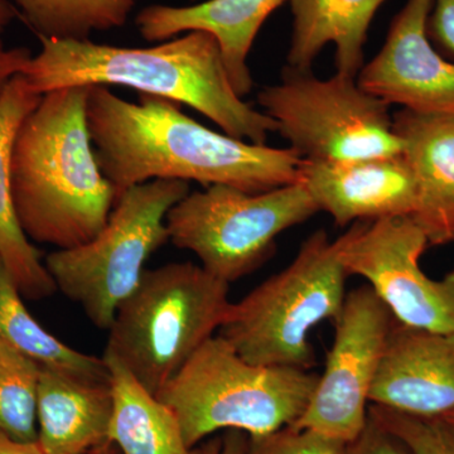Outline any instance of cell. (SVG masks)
I'll return each instance as SVG.
<instances>
[{
	"instance_id": "7c38bea8",
	"label": "cell",
	"mask_w": 454,
	"mask_h": 454,
	"mask_svg": "<svg viewBox=\"0 0 454 454\" xmlns=\"http://www.w3.org/2000/svg\"><path fill=\"white\" fill-rule=\"evenodd\" d=\"M433 0H408L391 22L384 46L357 83L387 106L420 115L454 116V62L433 46L427 23Z\"/></svg>"
},
{
	"instance_id": "e0dca14e",
	"label": "cell",
	"mask_w": 454,
	"mask_h": 454,
	"mask_svg": "<svg viewBox=\"0 0 454 454\" xmlns=\"http://www.w3.org/2000/svg\"><path fill=\"white\" fill-rule=\"evenodd\" d=\"M112 381L41 367L38 446L43 454H89L109 442Z\"/></svg>"
},
{
	"instance_id": "3957f363",
	"label": "cell",
	"mask_w": 454,
	"mask_h": 454,
	"mask_svg": "<svg viewBox=\"0 0 454 454\" xmlns=\"http://www.w3.org/2000/svg\"><path fill=\"white\" fill-rule=\"evenodd\" d=\"M90 86L42 97L14 138V208L27 238L57 250L97 238L118 195L95 157L86 118Z\"/></svg>"
},
{
	"instance_id": "cb8c5ba5",
	"label": "cell",
	"mask_w": 454,
	"mask_h": 454,
	"mask_svg": "<svg viewBox=\"0 0 454 454\" xmlns=\"http://www.w3.org/2000/svg\"><path fill=\"white\" fill-rule=\"evenodd\" d=\"M369 414L395 435L409 454H454V426L446 418L417 417L373 404Z\"/></svg>"
},
{
	"instance_id": "44dd1931",
	"label": "cell",
	"mask_w": 454,
	"mask_h": 454,
	"mask_svg": "<svg viewBox=\"0 0 454 454\" xmlns=\"http://www.w3.org/2000/svg\"><path fill=\"white\" fill-rule=\"evenodd\" d=\"M22 298L8 271H2L0 340L41 367L92 380H110L109 367L104 357L77 351L44 330L26 309Z\"/></svg>"
},
{
	"instance_id": "9c48e42d",
	"label": "cell",
	"mask_w": 454,
	"mask_h": 454,
	"mask_svg": "<svg viewBox=\"0 0 454 454\" xmlns=\"http://www.w3.org/2000/svg\"><path fill=\"white\" fill-rule=\"evenodd\" d=\"M262 113L303 160L352 162L403 154L385 101L361 89L356 77L331 79L286 66L282 80L260 90Z\"/></svg>"
},
{
	"instance_id": "f546056e",
	"label": "cell",
	"mask_w": 454,
	"mask_h": 454,
	"mask_svg": "<svg viewBox=\"0 0 454 454\" xmlns=\"http://www.w3.org/2000/svg\"><path fill=\"white\" fill-rule=\"evenodd\" d=\"M0 454H43L37 442L22 443L0 433Z\"/></svg>"
},
{
	"instance_id": "ffe728a7",
	"label": "cell",
	"mask_w": 454,
	"mask_h": 454,
	"mask_svg": "<svg viewBox=\"0 0 454 454\" xmlns=\"http://www.w3.org/2000/svg\"><path fill=\"white\" fill-rule=\"evenodd\" d=\"M110 372L113 415L109 442L121 454H196L184 442L168 406L140 385L113 358L103 356Z\"/></svg>"
},
{
	"instance_id": "ba28073f",
	"label": "cell",
	"mask_w": 454,
	"mask_h": 454,
	"mask_svg": "<svg viewBox=\"0 0 454 454\" xmlns=\"http://www.w3.org/2000/svg\"><path fill=\"white\" fill-rule=\"evenodd\" d=\"M317 212L301 182L259 193L214 184L176 203L166 225L170 243L190 250L205 270L231 284L273 255L278 236Z\"/></svg>"
},
{
	"instance_id": "4316f807",
	"label": "cell",
	"mask_w": 454,
	"mask_h": 454,
	"mask_svg": "<svg viewBox=\"0 0 454 454\" xmlns=\"http://www.w3.org/2000/svg\"><path fill=\"white\" fill-rule=\"evenodd\" d=\"M427 33L439 52L454 59V0H433Z\"/></svg>"
},
{
	"instance_id": "1f68e13d",
	"label": "cell",
	"mask_w": 454,
	"mask_h": 454,
	"mask_svg": "<svg viewBox=\"0 0 454 454\" xmlns=\"http://www.w3.org/2000/svg\"><path fill=\"white\" fill-rule=\"evenodd\" d=\"M89 454H121V450L114 446L112 442H106V443L101 444L100 447L95 448L94 450H91Z\"/></svg>"
},
{
	"instance_id": "5b68a950",
	"label": "cell",
	"mask_w": 454,
	"mask_h": 454,
	"mask_svg": "<svg viewBox=\"0 0 454 454\" xmlns=\"http://www.w3.org/2000/svg\"><path fill=\"white\" fill-rule=\"evenodd\" d=\"M229 286L191 262L145 269L116 310L104 356L118 361L157 395L219 333L231 304Z\"/></svg>"
},
{
	"instance_id": "2e32d148",
	"label": "cell",
	"mask_w": 454,
	"mask_h": 454,
	"mask_svg": "<svg viewBox=\"0 0 454 454\" xmlns=\"http://www.w3.org/2000/svg\"><path fill=\"white\" fill-rule=\"evenodd\" d=\"M393 129L402 140L417 190L411 219L429 247L454 243V116L403 109L393 116Z\"/></svg>"
},
{
	"instance_id": "277c9868",
	"label": "cell",
	"mask_w": 454,
	"mask_h": 454,
	"mask_svg": "<svg viewBox=\"0 0 454 454\" xmlns=\"http://www.w3.org/2000/svg\"><path fill=\"white\" fill-rule=\"evenodd\" d=\"M318 378L309 370L250 364L217 334L157 397L176 415L193 450L219 430L258 437L292 426L306 411Z\"/></svg>"
},
{
	"instance_id": "484cf974",
	"label": "cell",
	"mask_w": 454,
	"mask_h": 454,
	"mask_svg": "<svg viewBox=\"0 0 454 454\" xmlns=\"http://www.w3.org/2000/svg\"><path fill=\"white\" fill-rule=\"evenodd\" d=\"M345 454H409L404 444L369 414L365 428L346 443Z\"/></svg>"
},
{
	"instance_id": "d6986e66",
	"label": "cell",
	"mask_w": 454,
	"mask_h": 454,
	"mask_svg": "<svg viewBox=\"0 0 454 454\" xmlns=\"http://www.w3.org/2000/svg\"><path fill=\"white\" fill-rule=\"evenodd\" d=\"M387 0H291L289 67L312 71L327 44L336 46L337 73L356 77L364 66L367 32Z\"/></svg>"
},
{
	"instance_id": "8fae6325",
	"label": "cell",
	"mask_w": 454,
	"mask_h": 454,
	"mask_svg": "<svg viewBox=\"0 0 454 454\" xmlns=\"http://www.w3.org/2000/svg\"><path fill=\"white\" fill-rule=\"evenodd\" d=\"M394 319L367 284L348 293L334 340L306 411L292 426L348 443L369 420L370 394Z\"/></svg>"
},
{
	"instance_id": "83f0119b",
	"label": "cell",
	"mask_w": 454,
	"mask_h": 454,
	"mask_svg": "<svg viewBox=\"0 0 454 454\" xmlns=\"http://www.w3.org/2000/svg\"><path fill=\"white\" fill-rule=\"evenodd\" d=\"M32 57V52L28 49H7L0 40V98L4 94L9 82L18 74L25 73Z\"/></svg>"
},
{
	"instance_id": "5bb4252c",
	"label": "cell",
	"mask_w": 454,
	"mask_h": 454,
	"mask_svg": "<svg viewBox=\"0 0 454 454\" xmlns=\"http://www.w3.org/2000/svg\"><path fill=\"white\" fill-rule=\"evenodd\" d=\"M301 182L318 210L342 227L411 217L417 205L413 173L403 154L352 162L303 160Z\"/></svg>"
},
{
	"instance_id": "4fadbf2b",
	"label": "cell",
	"mask_w": 454,
	"mask_h": 454,
	"mask_svg": "<svg viewBox=\"0 0 454 454\" xmlns=\"http://www.w3.org/2000/svg\"><path fill=\"white\" fill-rule=\"evenodd\" d=\"M370 404L417 417L454 413V331L430 333L394 322Z\"/></svg>"
},
{
	"instance_id": "7a4b0ae2",
	"label": "cell",
	"mask_w": 454,
	"mask_h": 454,
	"mask_svg": "<svg viewBox=\"0 0 454 454\" xmlns=\"http://www.w3.org/2000/svg\"><path fill=\"white\" fill-rule=\"evenodd\" d=\"M41 51L27 66L37 94L74 86H124L139 94L186 104L230 137L265 145L277 122L236 94L216 38L187 32L154 47L131 49L86 41L40 38Z\"/></svg>"
},
{
	"instance_id": "9a60e30c",
	"label": "cell",
	"mask_w": 454,
	"mask_h": 454,
	"mask_svg": "<svg viewBox=\"0 0 454 454\" xmlns=\"http://www.w3.org/2000/svg\"><path fill=\"white\" fill-rule=\"evenodd\" d=\"M284 0H206L195 5L152 4L136 18L139 35L164 42L181 33H210L219 43L230 82L239 97L254 88L247 56L265 20Z\"/></svg>"
},
{
	"instance_id": "52a82bcc",
	"label": "cell",
	"mask_w": 454,
	"mask_h": 454,
	"mask_svg": "<svg viewBox=\"0 0 454 454\" xmlns=\"http://www.w3.org/2000/svg\"><path fill=\"white\" fill-rule=\"evenodd\" d=\"M190 192V184L179 179L128 188L97 238L46 256L57 291L79 304L95 327L109 330L116 310L138 286L146 260L169 241L170 208Z\"/></svg>"
},
{
	"instance_id": "d4e9b609",
	"label": "cell",
	"mask_w": 454,
	"mask_h": 454,
	"mask_svg": "<svg viewBox=\"0 0 454 454\" xmlns=\"http://www.w3.org/2000/svg\"><path fill=\"white\" fill-rule=\"evenodd\" d=\"M345 448L343 442L315 430L288 426L269 434L249 437L247 454H345Z\"/></svg>"
},
{
	"instance_id": "6da1fadb",
	"label": "cell",
	"mask_w": 454,
	"mask_h": 454,
	"mask_svg": "<svg viewBox=\"0 0 454 454\" xmlns=\"http://www.w3.org/2000/svg\"><path fill=\"white\" fill-rule=\"evenodd\" d=\"M86 118L101 172L121 196L153 179H179L259 193L301 182L303 158L203 127L173 101L139 94L130 103L90 86Z\"/></svg>"
},
{
	"instance_id": "7402d4cb",
	"label": "cell",
	"mask_w": 454,
	"mask_h": 454,
	"mask_svg": "<svg viewBox=\"0 0 454 454\" xmlns=\"http://www.w3.org/2000/svg\"><path fill=\"white\" fill-rule=\"evenodd\" d=\"M38 38L90 40L92 33L121 28L138 0H12Z\"/></svg>"
},
{
	"instance_id": "4dcf8cb0",
	"label": "cell",
	"mask_w": 454,
	"mask_h": 454,
	"mask_svg": "<svg viewBox=\"0 0 454 454\" xmlns=\"http://www.w3.org/2000/svg\"><path fill=\"white\" fill-rule=\"evenodd\" d=\"M18 12L13 3L9 2V0H0V35L13 22Z\"/></svg>"
},
{
	"instance_id": "d6a6232c",
	"label": "cell",
	"mask_w": 454,
	"mask_h": 454,
	"mask_svg": "<svg viewBox=\"0 0 454 454\" xmlns=\"http://www.w3.org/2000/svg\"><path fill=\"white\" fill-rule=\"evenodd\" d=\"M4 270H7V269H5L4 260H3L2 254H0V273Z\"/></svg>"
},
{
	"instance_id": "ac0fdd59",
	"label": "cell",
	"mask_w": 454,
	"mask_h": 454,
	"mask_svg": "<svg viewBox=\"0 0 454 454\" xmlns=\"http://www.w3.org/2000/svg\"><path fill=\"white\" fill-rule=\"evenodd\" d=\"M42 97L29 88L22 74H18L0 98V254L18 291L33 301L49 298L57 289L40 253L18 221L12 193L11 160L17 131Z\"/></svg>"
},
{
	"instance_id": "30bf717a",
	"label": "cell",
	"mask_w": 454,
	"mask_h": 454,
	"mask_svg": "<svg viewBox=\"0 0 454 454\" xmlns=\"http://www.w3.org/2000/svg\"><path fill=\"white\" fill-rule=\"evenodd\" d=\"M348 276L366 280L399 324L430 333L454 331V269L432 279L420 268L428 240L411 217L358 221L340 236Z\"/></svg>"
},
{
	"instance_id": "603a6c76",
	"label": "cell",
	"mask_w": 454,
	"mask_h": 454,
	"mask_svg": "<svg viewBox=\"0 0 454 454\" xmlns=\"http://www.w3.org/2000/svg\"><path fill=\"white\" fill-rule=\"evenodd\" d=\"M41 366L0 340V433L22 443L37 442Z\"/></svg>"
},
{
	"instance_id": "836d02e7",
	"label": "cell",
	"mask_w": 454,
	"mask_h": 454,
	"mask_svg": "<svg viewBox=\"0 0 454 454\" xmlns=\"http://www.w3.org/2000/svg\"><path fill=\"white\" fill-rule=\"evenodd\" d=\"M443 418H446V419L448 420V422L452 423V424H453V426H454V413L450 414V415H446V417H443Z\"/></svg>"
},
{
	"instance_id": "8992f818",
	"label": "cell",
	"mask_w": 454,
	"mask_h": 454,
	"mask_svg": "<svg viewBox=\"0 0 454 454\" xmlns=\"http://www.w3.org/2000/svg\"><path fill=\"white\" fill-rule=\"evenodd\" d=\"M348 277L339 239L317 230L288 267L230 304L219 334L250 364L309 370L316 363L309 334L339 319Z\"/></svg>"
},
{
	"instance_id": "f1b7e54d",
	"label": "cell",
	"mask_w": 454,
	"mask_h": 454,
	"mask_svg": "<svg viewBox=\"0 0 454 454\" xmlns=\"http://www.w3.org/2000/svg\"><path fill=\"white\" fill-rule=\"evenodd\" d=\"M249 437L239 430H226L225 434L211 439L201 447H196V454H247Z\"/></svg>"
}]
</instances>
